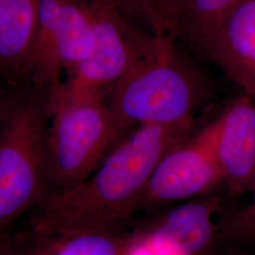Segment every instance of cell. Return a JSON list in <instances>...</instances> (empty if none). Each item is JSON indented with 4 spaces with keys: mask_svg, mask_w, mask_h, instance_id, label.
<instances>
[{
    "mask_svg": "<svg viewBox=\"0 0 255 255\" xmlns=\"http://www.w3.org/2000/svg\"><path fill=\"white\" fill-rule=\"evenodd\" d=\"M193 133L194 121L137 125L87 180L28 213L22 231L78 233L126 227L139 212L140 200L159 161Z\"/></svg>",
    "mask_w": 255,
    "mask_h": 255,
    "instance_id": "6da1fadb",
    "label": "cell"
},
{
    "mask_svg": "<svg viewBox=\"0 0 255 255\" xmlns=\"http://www.w3.org/2000/svg\"><path fill=\"white\" fill-rule=\"evenodd\" d=\"M177 43L157 33L149 53L104 93L103 101L125 126L193 122L209 99L208 80Z\"/></svg>",
    "mask_w": 255,
    "mask_h": 255,
    "instance_id": "7a4b0ae2",
    "label": "cell"
},
{
    "mask_svg": "<svg viewBox=\"0 0 255 255\" xmlns=\"http://www.w3.org/2000/svg\"><path fill=\"white\" fill-rule=\"evenodd\" d=\"M0 106V229L46 201L48 93L15 86Z\"/></svg>",
    "mask_w": 255,
    "mask_h": 255,
    "instance_id": "3957f363",
    "label": "cell"
},
{
    "mask_svg": "<svg viewBox=\"0 0 255 255\" xmlns=\"http://www.w3.org/2000/svg\"><path fill=\"white\" fill-rule=\"evenodd\" d=\"M47 93L46 199L87 180L133 128L125 126L102 98L75 97L59 86Z\"/></svg>",
    "mask_w": 255,
    "mask_h": 255,
    "instance_id": "277c9868",
    "label": "cell"
},
{
    "mask_svg": "<svg viewBox=\"0 0 255 255\" xmlns=\"http://www.w3.org/2000/svg\"><path fill=\"white\" fill-rule=\"evenodd\" d=\"M95 43L90 56L58 86L75 97L102 98L149 53L157 33L138 27L111 0H88Z\"/></svg>",
    "mask_w": 255,
    "mask_h": 255,
    "instance_id": "5b68a950",
    "label": "cell"
},
{
    "mask_svg": "<svg viewBox=\"0 0 255 255\" xmlns=\"http://www.w3.org/2000/svg\"><path fill=\"white\" fill-rule=\"evenodd\" d=\"M94 43L88 0H41L26 85L50 91L90 56Z\"/></svg>",
    "mask_w": 255,
    "mask_h": 255,
    "instance_id": "8992f818",
    "label": "cell"
},
{
    "mask_svg": "<svg viewBox=\"0 0 255 255\" xmlns=\"http://www.w3.org/2000/svg\"><path fill=\"white\" fill-rule=\"evenodd\" d=\"M222 183L213 121L171 147L151 174L139 211L155 212L177 201L192 200Z\"/></svg>",
    "mask_w": 255,
    "mask_h": 255,
    "instance_id": "52a82bcc",
    "label": "cell"
},
{
    "mask_svg": "<svg viewBox=\"0 0 255 255\" xmlns=\"http://www.w3.org/2000/svg\"><path fill=\"white\" fill-rule=\"evenodd\" d=\"M220 208V198L211 192L172 209L152 212L134 229L152 255H211L220 239L221 226L215 221Z\"/></svg>",
    "mask_w": 255,
    "mask_h": 255,
    "instance_id": "ba28073f",
    "label": "cell"
},
{
    "mask_svg": "<svg viewBox=\"0 0 255 255\" xmlns=\"http://www.w3.org/2000/svg\"><path fill=\"white\" fill-rule=\"evenodd\" d=\"M197 47L255 100V0H238Z\"/></svg>",
    "mask_w": 255,
    "mask_h": 255,
    "instance_id": "9c48e42d",
    "label": "cell"
},
{
    "mask_svg": "<svg viewBox=\"0 0 255 255\" xmlns=\"http://www.w3.org/2000/svg\"><path fill=\"white\" fill-rule=\"evenodd\" d=\"M216 147L230 197L250 191L255 172V100L244 94L213 121Z\"/></svg>",
    "mask_w": 255,
    "mask_h": 255,
    "instance_id": "30bf717a",
    "label": "cell"
},
{
    "mask_svg": "<svg viewBox=\"0 0 255 255\" xmlns=\"http://www.w3.org/2000/svg\"><path fill=\"white\" fill-rule=\"evenodd\" d=\"M2 243V255H134L141 237L126 227L46 234L21 230Z\"/></svg>",
    "mask_w": 255,
    "mask_h": 255,
    "instance_id": "8fae6325",
    "label": "cell"
},
{
    "mask_svg": "<svg viewBox=\"0 0 255 255\" xmlns=\"http://www.w3.org/2000/svg\"><path fill=\"white\" fill-rule=\"evenodd\" d=\"M41 0H0V67L11 87L27 84Z\"/></svg>",
    "mask_w": 255,
    "mask_h": 255,
    "instance_id": "7c38bea8",
    "label": "cell"
},
{
    "mask_svg": "<svg viewBox=\"0 0 255 255\" xmlns=\"http://www.w3.org/2000/svg\"><path fill=\"white\" fill-rule=\"evenodd\" d=\"M238 0H155L158 32L197 46Z\"/></svg>",
    "mask_w": 255,
    "mask_h": 255,
    "instance_id": "4fadbf2b",
    "label": "cell"
},
{
    "mask_svg": "<svg viewBox=\"0 0 255 255\" xmlns=\"http://www.w3.org/2000/svg\"><path fill=\"white\" fill-rule=\"evenodd\" d=\"M250 192L251 201L234 212L221 224L220 240L231 243H249L255 240V172Z\"/></svg>",
    "mask_w": 255,
    "mask_h": 255,
    "instance_id": "5bb4252c",
    "label": "cell"
},
{
    "mask_svg": "<svg viewBox=\"0 0 255 255\" xmlns=\"http://www.w3.org/2000/svg\"><path fill=\"white\" fill-rule=\"evenodd\" d=\"M128 20L151 33H158L155 0H111Z\"/></svg>",
    "mask_w": 255,
    "mask_h": 255,
    "instance_id": "9a60e30c",
    "label": "cell"
},
{
    "mask_svg": "<svg viewBox=\"0 0 255 255\" xmlns=\"http://www.w3.org/2000/svg\"></svg>",
    "mask_w": 255,
    "mask_h": 255,
    "instance_id": "2e32d148",
    "label": "cell"
}]
</instances>
